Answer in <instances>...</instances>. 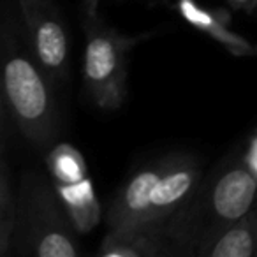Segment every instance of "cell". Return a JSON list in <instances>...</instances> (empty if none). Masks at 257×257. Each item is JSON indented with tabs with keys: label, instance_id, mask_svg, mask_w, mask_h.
I'll return each mask as SVG.
<instances>
[{
	"label": "cell",
	"instance_id": "cell-4",
	"mask_svg": "<svg viewBox=\"0 0 257 257\" xmlns=\"http://www.w3.org/2000/svg\"><path fill=\"white\" fill-rule=\"evenodd\" d=\"M11 253L20 257L81 255L76 227L55 182L36 166L20 173L18 218Z\"/></svg>",
	"mask_w": 257,
	"mask_h": 257
},
{
	"label": "cell",
	"instance_id": "cell-9",
	"mask_svg": "<svg viewBox=\"0 0 257 257\" xmlns=\"http://www.w3.org/2000/svg\"><path fill=\"white\" fill-rule=\"evenodd\" d=\"M100 257H168L154 225L116 229L104 234L97 250Z\"/></svg>",
	"mask_w": 257,
	"mask_h": 257
},
{
	"label": "cell",
	"instance_id": "cell-8",
	"mask_svg": "<svg viewBox=\"0 0 257 257\" xmlns=\"http://www.w3.org/2000/svg\"><path fill=\"white\" fill-rule=\"evenodd\" d=\"M175 9L192 29L213 39L232 57H257V44L231 29V15L225 9L208 8L197 0H176Z\"/></svg>",
	"mask_w": 257,
	"mask_h": 257
},
{
	"label": "cell",
	"instance_id": "cell-15",
	"mask_svg": "<svg viewBox=\"0 0 257 257\" xmlns=\"http://www.w3.org/2000/svg\"><path fill=\"white\" fill-rule=\"evenodd\" d=\"M252 213V220H253V227H255V234H257V203L255 206H253V210L250 211Z\"/></svg>",
	"mask_w": 257,
	"mask_h": 257
},
{
	"label": "cell",
	"instance_id": "cell-2",
	"mask_svg": "<svg viewBox=\"0 0 257 257\" xmlns=\"http://www.w3.org/2000/svg\"><path fill=\"white\" fill-rule=\"evenodd\" d=\"M2 102L8 106L16 128L25 141L39 152L51 150L60 133L55 85L30 51L20 15L4 2L2 27Z\"/></svg>",
	"mask_w": 257,
	"mask_h": 257
},
{
	"label": "cell",
	"instance_id": "cell-5",
	"mask_svg": "<svg viewBox=\"0 0 257 257\" xmlns=\"http://www.w3.org/2000/svg\"><path fill=\"white\" fill-rule=\"evenodd\" d=\"M86 36L83 57V88L86 99L102 111H114L127 99L128 53L152 32L125 36L104 22L97 11L83 13Z\"/></svg>",
	"mask_w": 257,
	"mask_h": 257
},
{
	"label": "cell",
	"instance_id": "cell-6",
	"mask_svg": "<svg viewBox=\"0 0 257 257\" xmlns=\"http://www.w3.org/2000/svg\"><path fill=\"white\" fill-rule=\"evenodd\" d=\"M22 29L30 51L55 88L69 81L71 39L55 0H16Z\"/></svg>",
	"mask_w": 257,
	"mask_h": 257
},
{
	"label": "cell",
	"instance_id": "cell-16",
	"mask_svg": "<svg viewBox=\"0 0 257 257\" xmlns=\"http://www.w3.org/2000/svg\"><path fill=\"white\" fill-rule=\"evenodd\" d=\"M97 2H99V0H97Z\"/></svg>",
	"mask_w": 257,
	"mask_h": 257
},
{
	"label": "cell",
	"instance_id": "cell-10",
	"mask_svg": "<svg viewBox=\"0 0 257 257\" xmlns=\"http://www.w3.org/2000/svg\"><path fill=\"white\" fill-rule=\"evenodd\" d=\"M197 257H257V234L252 213L215 234Z\"/></svg>",
	"mask_w": 257,
	"mask_h": 257
},
{
	"label": "cell",
	"instance_id": "cell-14",
	"mask_svg": "<svg viewBox=\"0 0 257 257\" xmlns=\"http://www.w3.org/2000/svg\"><path fill=\"white\" fill-rule=\"evenodd\" d=\"M97 0H85V11H97Z\"/></svg>",
	"mask_w": 257,
	"mask_h": 257
},
{
	"label": "cell",
	"instance_id": "cell-12",
	"mask_svg": "<svg viewBox=\"0 0 257 257\" xmlns=\"http://www.w3.org/2000/svg\"><path fill=\"white\" fill-rule=\"evenodd\" d=\"M234 11H241L246 15H252L257 9V0H225Z\"/></svg>",
	"mask_w": 257,
	"mask_h": 257
},
{
	"label": "cell",
	"instance_id": "cell-13",
	"mask_svg": "<svg viewBox=\"0 0 257 257\" xmlns=\"http://www.w3.org/2000/svg\"><path fill=\"white\" fill-rule=\"evenodd\" d=\"M248 164H250V168L253 169V173L257 175V140L252 143V148H250V152H248Z\"/></svg>",
	"mask_w": 257,
	"mask_h": 257
},
{
	"label": "cell",
	"instance_id": "cell-11",
	"mask_svg": "<svg viewBox=\"0 0 257 257\" xmlns=\"http://www.w3.org/2000/svg\"><path fill=\"white\" fill-rule=\"evenodd\" d=\"M0 257H9L18 218V187L9 169L8 140H0Z\"/></svg>",
	"mask_w": 257,
	"mask_h": 257
},
{
	"label": "cell",
	"instance_id": "cell-1",
	"mask_svg": "<svg viewBox=\"0 0 257 257\" xmlns=\"http://www.w3.org/2000/svg\"><path fill=\"white\" fill-rule=\"evenodd\" d=\"M257 175L246 157L229 155L210 173L178 211L154 225L168 257H197L204 245L253 210Z\"/></svg>",
	"mask_w": 257,
	"mask_h": 257
},
{
	"label": "cell",
	"instance_id": "cell-7",
	"mask_svg": "<svg viewBox=\"0 0 257 257\" xmlns=\"http://www.w3.org/2000/svg\"><path fill=\"white\" fill-rule=\"evenodd\" d=\"M50 169L53 171L55 187L60 199L79 231H90L99 218V204L86 180V166L79 152L69 145L51 148Z\"/></svg>",
	"mask_w": 257,
	"mask_h": 257
},
{
	"label": "cell",
	"instance_id": "cell-3",
	"mask_svg": "<svg viewBox=\"0 0 257 257\" xmlns=\"http://www.w3.org/2000/svg\"><path fill=\"white\" fill-rule=\"evenodd\" d=\"M203 176V161L190 152L148 161L114 194L106 213L107 231L164 222L187 203Z\"/></svg>",
	"mask_w": 257,
	"mask_h": 257
}]
</instances>
